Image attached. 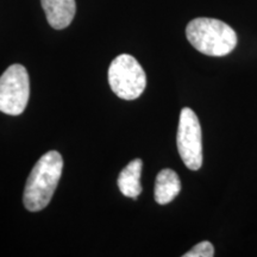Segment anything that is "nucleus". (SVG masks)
I'll use <instances>...</instances> for the list:
<instances>
[{
    "instance_id": "f257e3e1",
    "label": "nucleus",
    "mask_w": 257,
    "mask_h": 257,
    "mask_svg": "<svg viewBox=\"0 0 257 257\" xmlns=\"http://www.w3.org/2000/svg\"><path fill=\"white\" fill-rule=\"evenodd\" d=\"M63 170L60 153L51 150L44 154L29 175L24 189V206L31 212L46 208L53 198Z\"/></svg>"
},
{
    "instance_id": "f03ea898",
    "label": "nucleus",
    "mask_w": 257,
    "mask_h": 257,
    "mask_svg": "<svg viewBox=\"0 0 257 257\" xmlns=\"http://www.w3.org/2000/svg\"><path fill=\"white\" fill-rule=\"evenodd\" d=\"M189 43L201 54L225 56L237 46V35L230 25L213 18H195L186 28Z\"/></svg>"
},
{
    "instance_id": "7ed1b4c3",
    "label": "nucleus",
    "mask_w": 257,
    "mask_h": 257,
    "mask_svg": "<svg viewBox=\"0 0 257 257\" xmlns=\"http://www.w3.org/2000/svg\"><path fill=\"white\" fill-rule=\"evenodd\" d=\"M108 83L118 98L135 100L140 98L146 89L147 75L142 66L134 56L121 54L110 64Z\"/></svg>"
},
{
    "instance_id": "20e7f679",
    "label": "nucleus",
    "mask_w": 257,
    "mask_h": 257,
    "mask_svg": "<svg viewBox=\"0 0 257 257\" xmlns=\"http://www.w3.org/2000/svg\"><path fill=\"white\" fill-rule=\"evenodd\" d=\"M30 96L29 74L22 64H12L0 76V112L9 115L22 114Z\"/></svg>"
},
{
    "instance_id": "39448f33",
    "label": "nucleus",
    "mask_w": 257,
    "mask_h": 257,
    "mask_svg": "<svg viewBox=\"0 0 257 257\" xmlns=\"http://www.w3.org/2000/svg\"><path fill=\"white\" fill-rule=\"evenodd\" d=\"M178 150L188 169L198 170L202 166L201 126L194 111L189 107L182 108L180 113L178 137Z\"/></svg>"
},
{
    "instance_id": "423d86ee",
    "label": "nucleus",
    "mask_w": 257,
    "mask_h": 257,
    "mask_svg": "<svg viewBox=\"0 0 257 257\" xmlns=\"http://www.w3.org/2000/svg\"><path fill=\"white\" fill-rule=\"evenodd\" d=\"M48 23L55 30L69 27L75 16V0H41Z\"/></svg>"
},
{
    "instance_id": "0eeeda50",
    "label": "nucleus",
    "mask_w": 257,
    "mask_h": 257,
    "mask_svg": "<svg viewBox=\"0 0 257 257\" xmlns=\"http://www.w3.org/2000/svg\"><path fill=\"white\" fill-rule=\"evenodd\" d=\"M181 191L179 175L173 169H162L156 176L155 201L160 205H167L178 197Z\"/></svg>"
},
{
    "instance_id": "6e6552de",
    "label": "nucleus",
    "mask_w": 257,
    "mask_h": 257,
    "mask_svg": "<svg viewBox=\"0 0 257 257\" xmlns=\"http://www.w3.org/2000/svg\"><path fill=\"white\" fill-rule=\"evenodd\" d=\"M143 162L141 159L131 161L118 176V187L123 195L137 200L138 195L142 193L141 185V173H142Z\"/></svg>"
},
{
    "instance_id": "1a4fd4ad",
    "label": "nucleus",
    "mask_w": 257,
    "mask_h": 257,
    "mask_svg": "<svg viewBox=\"0 0 257 257\" xmlns=\"http://www.w3.org/2000/svg\"><path fill=\"white\" fill-rule=\"evenodd\" d=\"M214 255L213 245L207 240L197 244L189 250L188 252L184 253V257H212Z\"/></svg>"
}]
</instances>
